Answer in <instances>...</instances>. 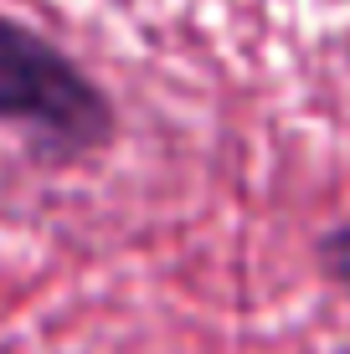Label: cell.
I'll return each mask as SVG.
<instances>
[{"instance_id": "1", "label": "cell", "mask_w": 350, "mask_h": 354, "mask_svg": "<svg viewBox=\"0 0 350 354\" xmlns=\"http://www.w3.org/2000/svg\"><path fill=\"white\" fill-rule=\"evenodd\" d=\"M0 129H16L46 165H72L114 144L119 113L62 46L0 16Z\"/></svg>"}, {"instance_id": "2", "label": "cell", "mask_w": 350, "mask_h": 354, "mask_svg": "<svg viewBox=\"0 0 350 354\" xmlns=\"http://www.w3.org/2000/svg\"><path fill=\"white\" fill-rule=\"evenodd\" d=\"M315 257H320V272L330 277V288H335V292H340V298L350 303V221H345V226L320 231V241H315Z\"/></svg>"}]
</instances>
